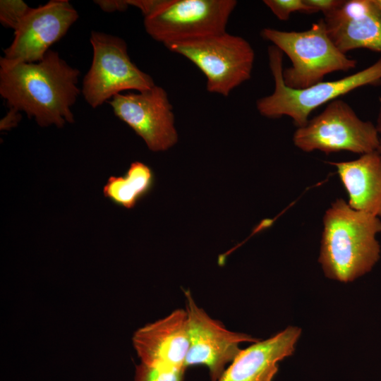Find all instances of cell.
<instances>
[{
  "label": "cell",
  "instance_id": "obj_1",
  "mask_svg": "<svg viewBox=\"0 0 381 381\" xmlns=\"http://www.w3.org/2000/svg\"><path fill=\"white\" fill-rule=\"evenodd\" d=\"M80 71L50 49L36 63L0 58V95L8 109L25 112L41 127L74 122L71 107L80 90Z\"/></svg>",
  "mask_w": 381,
  "mask_h": 381
},
{
  "label": "cell",
  "instance_id": "obj_2",
  "mask_svg": "<svg viewBox=\"0 0 381 381\" xmlns=\"http://www.w3.org/2000/svg\"><path fill=\"white\" fill-rule=\"evenodd\" d=\"M379 232V217L354 210L341 198L332 202L323 217L318 260L325 276L349 282L369 272L380 257Z\"/></svg>",
  "mask_w": 381,
  "mask_h": 381
},
{
  "label": "cell",
  "instance_id": "obj_3",
  "mask_svg": "<svg viewBox=\"0 0 381 381\" xmlns=\"http://www.w3.org/2000/svg\"><path fill=\"white\" fill-rule=\"evenodd\" d=\"M144 17L146 32L165 45L226 32L234 0H127Z\"/></svg>",
  "mask_w": 381,
  "mask_h": 381
},
{
  "label": "cell",
  "instance_id": "obj_4",
  "mask_svg": "<svg viewBox=\"0 0 381 381\" xmlns=\"http://www.w3.org/2000/svg\"><path fill=\"white\" fill-rule=\"evenodd\" d=\"M269 65L274 81L273 92L257 100L259 113L267 118L290 117L298 128L304 126L308 116L320 106L358 88L381 83V58L368 68L345 78L320 82L304 89L286 85L283 78V53L276 47H268Z\"/></svg>",
  "mask_w": 381,
  "mask_h": 381
},
{
  "label": "cell",
  "instance_id": "obj_5",
  "mask_svg": "<svg viewBox=\"0 0 381 381\" xmlns=\"http://www.w3.org/2000/svg\"><path fill=\"white\" fill-rule=\"evenodd\" d=\"M261 36L273 43L291 61L283 70L286 86L304 89L323 81L325 75L348 71L356 66V61L342 53L327 33L323 19L304 31H282L264 28Z\"/></svg>",
  "mask_w": 381,
  "mask_h": 381
},
{
  "label": "cell",
  "instance_id": "obj_6",
  "mask_svg": "<svg viewBox=\"0 0 381 381\" xmlns=\"http://www.w3.org/2000/svg\"><path fill=\"white\" fill-rule=\"evenodd\" d=\"M166 47L188 59L203 73L206 89L211 93L229 96L251 76L255 52L242 37L224 32Z\"/></svg>",
  "mask_w": 381,
  "mask_h": 381
},
{
  "label": "cell",
  "instance_id": "obj_7",
  "mask_svg": "<svg viewBox=\"0 0 381 381\" xmlns=\"http://www.w3.org/2000/svg\"><path fill=\"white\" fill-rule=\"evenodd\" d=\"M92 60L83 78L81 92L92 108L127 90L152 88L153 79L131 59L126 42L116 36L92 31Z\"/></svg>",
  "mask_w": 381,
  "mask_h": 381
},
{
  "label": "cell",
  "instance_id": "obj_8",
  "mask_svg": "<svg viewBox=\"0 0 381 381\" xmlns=\"http://www.w3.org/2000/svg\"><path fill=\"white\" fill-rule=\"evenodd\" d=\"M293 142L308 152L349 151L361 155L377 151L380 143L376 126L371 121L361 120L346 102L338 99L328 103L304 126L298 128Z\"/></svg>",
  "mask_w": 381,
  "mask_h": 381
},
{
  "label": "cell",
  "instance_id": "obj_9",
  "mask_svg": "<svg viewBox=\"0 0 381 381\" xmlns=\"http://www.w3.org/2000/svg\"><path fill=\"white\" fill-rule=\"evenodd\" d=\"M108 103L150 150L165 151L177 143L173 107L163 87L155 85L143 91L122 92Z\"/></svg>",
  "mask_w": 381,
  "mask_h": 381
},
{
  "label": "cell",
  "instance_id": "obj_10",
  "mask_svg": "<svg viewBox=\"0 0 381 381\" xmlns=\"http://www.w3.org/2000/svg\"><path fill=\"white\" fill-rule=\"evenodd\" d=\"M184 293L189 332L185 366L205 365L209 370L211 380L217 381L226 366L241 351L240 344L254 343L258 339L245 333L229 330L199 307L189 291Z\"/></svg>",
  "mask_w": 381,
  "mask_h": 381
},
{
  "label": "cell",
  "instance_id": "obj_11",
  "mask_svg": "<svg viewBox=\"0 0 381 381\" xmlns=\"http://www.w3.org/2000/svg\"><path fill=\"white\" fill-rule=\"evenodd\" d=\"M78 18L77 11L67 0H51L30 8L14 29L12 42L3 50L4 57L18 62L40 61Z\"/></svg>",
  "mask_w": 381,
  "mask_h": 381
},
{
  "label": "cell",
  "instance_id": "obj_12",
  "mask_svg": "<svg viewBox=\"0 0 381 381\" xmlns=\"http://www.w3.org/2000/svg\"><path fill=\"white\" fill-rule=\"evenodd\" d=\"M322 19L342 53L356 49L381 52V10L374 0H341Z\"/></svg>",
  "mask_w": 381,
  "mask_h": 381
},
{
  "label": "cell",
  "instance_id": "obj_13",
  "mask_svg": "<svg viewBox=\"0 0 381 381\" xmlns=\"http://www.w3.org/2000/svg\"><path fill=\"white\" fill-rule=\"evenodd\" d=\"M133 344L141 363L186 369L189 348L186 310L176 309L140 327L133 336Z\"/></svg>",
  "mask_w": 381,
  "mask_h": 381
},
{
  "label": "cell",
  "instance_id": "obj_14",
  "mask_svg": "<svg viewBox=\"0 0 381 381\" xmlns=\"http://www.w3.org/2000/svg\"><path fill=\"white\" fill-rule=\"evenodd\" d=\"M301 333L290 326L241 349L217 381H272L279 362L292 355Z\"/></svg>",
  "mask_w": 381,
  "mask_h": 381
},
{
  "label": "cell",
  "instance_id": "obj_15",
  "mask_svg": "<svg viewBox=\"0 0 381 381\" xmlns=\"http://www.w3.org/2000/svg\"><path fill=\"white\" fill-rule=\"evenodd\" d=\"M356 210L381 217V155L371 152L354 160L333 163Z\"/></svg>",
  "mask_w": 381,
  "mask_h": 381
},
{
  "label": "cell",
  "instance_id": "obj_16",
  "mask_svg": "<svg viewBox=\"0 0 381 381\" xmlns=\"http://www.w3.org/2000/svg\"><path fill=\"white\" fill-rule=\"evenodd\" d=\"M154 184L152 169L137 161L131 164L123 175L110 176L103 188V193L114 204L132 209L149 194Z\"/></svg>",
  "mask_w": 381,
  "mask_h": 381
},
{
  "label": "cell",
  "instance_id": "obj_17",
  "mask_svg": "<svg viewBox=\"0 0 381 381\" xmlns=\"http://www.w3.org/2000/svg\"><path fill=\"white\" fill-rule=\"evenodd\" d=\"M185 368H176L140 363L134 381H183Z\"/></svg>",
  "mask_w": 381,
  "mask_h": 381
},
{
  "label": "cell",
  "instance_id": "obj_18",
  "mask_svg": "<svg viewBox=\"0 0 381 381\" xmlns=\"http://www.w3.org/2000/svg\"><path fill=\"white\" fill-rule=\"evenodd\" d=\"M30 8L22 0L0 1V22L8 28L14 30Z\"/></svg>",
  "mask_w": 381,
  "mask_h": 381
},
{
  "label": "cell",
  "instance_id": "obj_19",
  "mask_svg": "<svg viewBox=\"0 0 381 381\" xmlns=\"http://www.w3.org/2000/svg\"><path fill=\"white\" fill-rule=\"evenodd\" d=\"M263 2L280 20H289L291 13L296 11L308 14L315 13L304 0H265Z\"/></svg>",
  "mask_w": 381,
  "mask_h": 381
},
{
  "label": "cell",
  "instance_id": "obj_20",
  "mask_svg": "<svg viewBox=\"0 0 381 381\" xmlns=\"http://www.w3.org/2000/svg\"><path fill=\"white\" fill-rule=\"evenodd\" d=\"M94 2L105 12L123 11L129 6L127 0H97Z\"/></svg>",
  "mask_w": 381,
  "mask_h": 381
},
{
  "label": "cell",
  "instance_id": "obj_21",
  "mask_svg": "<svg viewBox=\"0 0 381 381\" xmlns=\"http://www.w3.org/2000/svg\"><path fill=\"white\" fill-rule=\"evenodd\" d=\"M315 13L322 11L323 14L337 7L341 0H304Z\"/></svg>",
  "mask_w": 381,
  "mask_h": 381
},
{
  "label": "cell",
  "instance_id": "obj_22",
  "mask_svg": "<svg viewBox=\"0 0 381 381\" xmlns=\"http://www.w3.org/2000/svg\"><path fill=\"white\" fill-rule=\"evenodd\" d=\"M21 117L20 112L13 109H9L6 115L1 120V130H8L17 126Z\"/></svg>",
  "mask_w": 381,
  "mask_h": 381
},
{
  "label": "cell",
  "instance_id": "obj_23",
  "mask_svg": "<svg viewBox=\"0 0 381 381\" xmlns=\"http://www.w3.org/2000/svg\"><path fill=\"white\" fill-rule=\"evenodd\" d=\"M375 126H376V128H377L378 133H381V108H380L379 114H378V116H377V125ZM377 151L381 155V141H380V145H379Z\"/></svg>",
  "mask_w": 381,
  "mask_h": 381
},
{
  "label": "cell",
  "instance_id": "obj_24",
  "mask_svg": "<svg viewBox=\"0 0 381 381\" xmlns=\"http://www.w3.org/2000/svg\"><path fill=\"white\" fill-rule=\"evenodd\" d=\"M375 4L377 5V6L381 10V0H374Z\"/></svg>",
  "mask_w": 381,
  "mask_h": 381
}]
</instances>
